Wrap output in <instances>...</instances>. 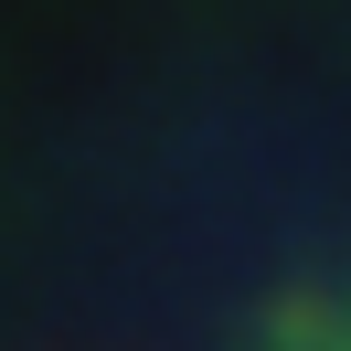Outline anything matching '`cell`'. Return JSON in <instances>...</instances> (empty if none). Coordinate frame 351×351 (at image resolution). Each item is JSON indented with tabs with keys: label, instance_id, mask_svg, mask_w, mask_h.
<instances>
[{
	"label": "cell",
	"instance_id": "1",
	"mask_svg": "<svg viewBox=\"0 0 351 351\" xmlns=\"http://www.w3.org/2000/svg\"><path fill=\"white\" fill-rule=\"evenodd\" d=\"M287 351H351V287H341V298H319V308H308V319H298V341H287Z\"/></svg>",
	"mask_w": 351,
	"mask_h": 351
}]
</instances>
